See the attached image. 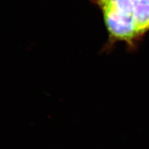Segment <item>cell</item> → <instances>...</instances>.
Masks as SVG:
<instances>
[{"label": "cell", "mask_w": 149, "mask_h": 149, "mask_svg": "<svg viewBox=\"0 0 149 149\" xmlns=\"http://www.w3.org/2000/svg\"><path fill=\"white\" fill-rule=\"evenodd\" d=\"M108 34L107 45H133L149 31V0H94Z\"/></svg>", "instance_id": "cell-1"}]
</instances>
